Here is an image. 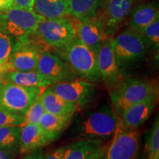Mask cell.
<instances>
[{"instance_id": "6da1fadb", "label": "cell", "mask_w": 159, "mask_h": 159, "mask_svg": "<svg viewBox=\"0 0 159 159\" xmlns=\"http://www.w3.org/2000/svg\"><path fill=\"white\" fill-rule=\"evenodd\" d=\"M158 84L148 79L123 78L110 91V97L117 116L136 103L148 100H158Z\"/></svg>"}, {"instance_id": "7a4b0ae2", "label": "cell", "mask_w": 159, "mask_h": 159, "mask_svg": "<svg viewBox=\"0 0 159 159\" xmlns=\"http://www.w3.org/2000/svg\"><path fill=\"white\" fill-rule=\"evenodd\" d=\"M63 57L78 77L89 82L100 81L97 53L76 38L63 49Z\"/></svg>"}, {"instance_id": "3957f363", "label": "cell", "mask_w": 159, "mask_h": 159, "mask_svg": "<svg viewBox=\"0 0 159 159\" xmlns=\"http://www.w3.org/2000/svg\"><path fill=\"white\" fill-rule=\"evenodd\" d=\"M118 124V116L108 105L101 107L85 117L80 126L83 139L108 140L113 138Z\"/></svg>"}, {"instance_id": "277c9868", "label": "cell", "mask_w": 159, "mask_h": 159, "mask_svg": "<svg viewBox=\"0 0 159 159\" xmlns=\"http://www.w3.org/2000/svg\"><path fill=\"white\" fill-rule=\"evenodd\" d=\"M44 89L27 87L5 81L0 87V108L25 116Z\"/></svg>"}, {"instance_id": "5b68a950", "label": "cell", "mask_w": 159, "mask_h": 159, "mask_svg": "<svg viewBox=\"0 0 159 159\" xmlns=\"http://www.w3.org/2000/svg\"><path fill=\"white\" fill-rule=\"evenodd\" d=\"M113 48L122 72V69L133 66L144 58L148 46L140 34L127 29L113 39Z\"/></svg>"}, {"instance_id": "8992f818", "label": "cell", "mask_w": 159, "mask_h": 159, "mask_svg": "<svg viewBox=\"0 0 159 159\" xmlns=\"http://www.w3.org/2000/svg\"><path fill=\"white\" fill-rule=\"evenodd\" d=\"M43 19L33 11L14 6L0 14V25L18 41H23L34 34Z\"/></svg>"}, {"instance_id": "52a82bcc", "label": "cell", "mask_w": 159, "mask_h": 159, "mask_svg": "<svg viewBox=\"0 0 159 159\" xmlns=\"http://www.w3.org/2000/svg\"><path fill=\"white\" fill-rule=\"evenodd\" d=\"M34 34L48 45L61 50H63L77 38L74 26L65 18L43 19Z\"/></svg>"}, {"instance_id": "ba28073f", "label": "cell", "mask_w": 159, "mask_h": 159, "mask_svg": "<svg viewBox=\"0 0 159 159\" xmlns=\"http://www.w3.org/2000/svg\"><path fill=\"white\" fill-rule=\"evenodd\" d=\"M97 64L100 80L111 91L123 79L113 48L112 37L103 36L97 52Z\"/></svg>"}, {"instance_id": "9c48e42d", "label": "cell", "mask_w": 159, "mask_h": 159, "mask_svg": "<svg viewBox=\"0 0 159 159\" xmlns=\"http://www.w3.org/2000/svg\"><path fill=\"white\" fill-rule=\"evenodd\" d=\"M49 88L61 98L77 105L79 108L90 103L98 91L95 83L78 78L68 82L55 83Z\"/></svg>"}, {"instance_id": "30bf717a", "label": "cell", "mask_w": 159, "mask_h": 159, "mask_svg": "<svg viewBox=\"0 0 159 159\" xmlns=\"http://www.w3.org/2000/svg\"><path fill=\"white\" fill-rule=\"evenodd\" d=\"M36 71L50 80L52 84L68 82L78 78L68 63L50 52L40 53Z\"/></svg>"}, {"instance_id": "8fae6325", "label": "cell", "mask_w": 159, "mask_h": 159, "mask_svg": "<svg viewBox=\"0 0 159 159\" xmlns=\"http://www.w3.org/2000/svg\"><path fill=\"white\" fill-rule=\"evenodd\" d=\"M108 146L105 159H136L139 148V134L136 130H116Z\"/></svg>"}, {"instance_id": "7c38bea8", "label": "cell", "mask_w": 159, "mask_h": 159, "mask_svg": "<svg viewBox=\"0 0 159 159\" xmlns=\"http://www.w3.org/2000/svg\"><path fill=\"white\" fill-rule=\"evenodd\" d=\"M57 137L43 130L38 124L25 123L21 126L18 150L21 154L30 153L54 142Z\"/></svg>"}, {"instance_id": "4fadbf2b", "label": "cell", "mask_w": 159, "mask_h": 159, "mask_svg": "<svg viewBox=\"0 0 159 159\" xmlns=\"http://www.w3.org/2000/svg\"><path fill=\"white\" fill-rule=\"evenodd\" d=\"M41 52L39 47L32 43L30 39L23 41H18L14 50L5 63L7 71L36 70Z\"/></svg>"}, {"instance_id": "5bb4252c", "label": "cell", "mask_w": 159, "mask_h": 159, "mask_svg": "<svg viewBox=\"0 0 159 159\" xmlns=\"http://www.w3.org/2000/svg\"><path fill=\"white\" fill-rule=\"evenodd\" d=\"M135 0H108L103 22V36L112 37L133 9Z\"/></svg>"}, {"instance_id": "9a60e30c", "label": "cell", "mask_w": 159, "mask_h": 159, "mask_svg": "<svg viewBox=\"0 0 159 159\" xmlns=\"http://www.w3.org/2000/svg\"><path fill=\"white\" fill-rule=\"evenodd\" d=\"M157 101L158 100L144 101L127 108L122 114L118 116L117 130H136L150 117L154 110Z\"/></svg>"}, {"instance_id": "2e32d148", "label": "cell", "mask_w": 159, "mask_h": 159, "mask_svg": "<svg viewBox=\"0 0 159 159\" xmlns=\"http://www.w3.org/2000/svg\"><path fill=\"white\" fill-rule=\"evenodd\" d=\"M80 23L74 27L77 38L97 53L103 38L102 19L95 17L79 20Z\"/></svg>"}, {"instance_id": "e0dca14e", "label": "cell", "mask_w": 159, "mask_h": 159, "mask_svg": "<svg viewBox=\"0 0 159 159\" xmlns=\"http://www.w3.org/2000/svg\"><path fill=\"white\" fill-rule=\"evenodd\" d=\"M158 19V9L155 4H140L132 9L129 14L128 29L139 33L145 27Z\"/></svg>"}, {"instance_id": "ac0fdd59", "label": "cell", "mask_w": 159, "mask_h": 159, "mask_svg": "<svg viewBox=\"0 0 159 159\" xmlns=\"http://www.w3.org/2000/svg\"><path fill=\"white\" fill-rule=\"evenodd\" d=\"M41 102L46 112L61 116H71L77 111L79 107L65 100L55 94L49 87L43 89L40 95Z\"/></svg>"}, {"instance_id": "d6986e66", "label": "cell", "mask_w": 159, "mask_h": 159, "mask_svg": "<svg viewBox=\"0 0 159 159\" xmlns=\"http://www.w3.org/2000/svg\"><path fill=\"white\" fill-rule=\"evenodd\" d=\"M2 77L5 81L22 86L45 89L52 85L50 80L36 70L30 71H6L2 74Z\"/></svg>"}, {"instance_id": "ffe728a7", "label": "cell", "mask_w": 159, "mask_h": 159, "mask_svg": "<svg viewBox=\"0 0 159 159\" xmlns=\"http://www.w3.org/2000/svg\"><path fill=\"white\" fill-rule=\"evenodd\" d=\"M106 0H67L69 15L78 20L95 17Z\"/></svg>"}, {"instance_id": "44dd1931", "label": "cell", "mask_w": 159, "mask_h": 159, "mask_svg": "<svg viewBox=\"0 0 159 159\" xmlns=\"http://www.w3.org/2000/svg\"><path fill=\"white\" fill-rule=\"evenodd\" d=\"M33 11L43 19H60L69 15L67 0H35Z\"/></svg>"}, {"instance_id": "7402d4cb", "label": "cell", "mask_w": 159, "mask_h": 159, "mask_svg": "<svg viewBox=\"0 0 159 159\" xmlns=\"http://www.w3.org/2000/svg\"><path fill=\"white\" fill-rule=\"evenodd\" d=\"M102 144V140H80L66 147L63 159H89Z\"/></svg>"}, {"instance_id": "603a6c76", "label": "cell", "mask_w": 159, "mask_h": 159, "mask_svg": "<svg viewBox=\"0 0 159 159\" xmlns=\"http://www.w3.org/2000/svg\"><path fill=\"white\" fill-rule=\"evenodd\" d=\"M72 116L73 115L61 116L45 112L41 117L38 125L47 132L59 136L70 124Z\"/></svg>"}, {"instance_id": "cb8c5ba5", "label": "cell", "mask_w": 159, "mask_h": 159, "mask_svg": "<svg viewBox=\"0 0 159 159\" xmlns=\"http://www.w3.org/2000/svg\"><path fill=\"white\" fill-rule=\"evenodd\" d=\"M144 159H159V119L158 115L147 136Z\"/></svg>"}, {"instance_id": "d4e9b609", "label": "cell", "mask_w": 159, "mask_h": 159, "mask_svg": "<svg viewBox=\"0 0 159 159\" xmlns=\"http://www.w3.org/2000/svg\"><path fill=\"white\" fill-rule=\"evenodd\" d=\"M21 126L0 128V149L16 150L19 148Z\"/></svg>"}, {"instance_id": "484cf974", "label": "cell", "mask_w": 159, "mask_h": 159, "mask_svg": "<svg viewBox=\"0 0 159 159\" xmlns=\"http://www.w3.org/2000/svg\"><path fill=\"white\" fill-rule=\"evenodd\" d=\"M17 43L18 40L0 25V64L7 63Z\"/></svg>"}, {"instance_id": "4316f807", "label": "cell", "mask_w": 159, "mask_h": 159, "mask_svg": "<svg viewBox=\"0 0 159 159\" xmlns=\"http://www.w3.org/2000/svg\"><path fill=\"white\" fill-rule=\"evenodd\" d=\"M139 34L143 38L148 46V48L158 55L159 49V19L145 27Z\"/></svg>"}, {"instance_id": "83f0119b", "label": "cell", "mask_w": 159, "mask_h": 159, "mask_svg": "<svg viewBox=\"0 0 159 159\" xmlns=\"http://www.w3.org/2000/svg\"><path fill=\"white\" fill-rule=\"evenodd\" d=\"M46 112L40 97L31 105L30 108L25 114V123L38 124L42 115Z\"/></svg>"}, {"instance_id": "f1b7e54d", "label": "cell", "mask_w": 159, "mask_h": 159, "mask_svg": "<svg viewBox=\"0 0 159 159\" xmlns=\"http://www.w3.org/2000/svg\"><path fill=\"white\" fill-rule=\"evenodd\" d=\"M25 123V116L11 114L2 108H0V128L10 126H21Z\"/></svg>"}, {"instance_id": "f546056e", "label": "cell", "mask_w": 159, "mask_h": 159, "mask_svg": "<svg viewBox=\"0 0 159 159\" xmlns=\"http://www.w3.org/2000/svg\"><path fill=\"white\" fill-rule=\"evenodd\" d=\"M66 147H61L43 156V159H63Z\"/></svg>"}, {"instance_id": "4dcf8cb0", "label": "cell", "mask_w": 159, "mask_h": 159, "mask_svg": "<svg viewBox=\"0 0 159 159\" xmlns=\"http://www.w3.org/2000/svg\"><path fill=\"white\" fill-rule=\"evenodd\" d=\"M15 6L19 8L33 11L35 0H13Z\"/></svg>"}, {"instance_id": "1f68e13d", "label": "cell", "mask_w": 159, "mask_h": 159, "mask_svg": "<svg viewBox=\"0 0 159 159\" xmlns=\"http://www.w3.org/2000/svg\"><path fill=\"white\" fill-rule=\"evenodd\" d=\"M107 148H108L107 145L102 144L89 159H105Z\"/></svg>"}, {"instance_id": "d6a6232c", "label": "cell", "mask_w": 159, "mask_h": 159, "mask_svg": "<svg viewBox=\"0 0 159 159\" xmlns=\"http://www.w3.org/2000/svg\"><path fill=\"white\" fill-rule=\"evenodd\" d=\"M14 6L15 4L13 0H0V14L5 13Z\"/></svg>"}, {"instance_id": "836d02e7", "label": "cell", "mask_w": 159, "mask_h": 159, "mask_svg": "<svg viewBox=\"0 0 159 159\" xmlns=\"http://www.w3.org/2000/svg\"><path fill=\"white\" fill-rule=\"evenodd\" d=\"M16 150H2L0 149V159H13Z\"/></svg>"}, {"instance_id": "e575fe53", "label": "cell", "mask_w": 159, "mask_h": 159, "mask_svg": "<svg viewBox=\"0 0 159 159\" xmlns=\"http://www.w3.org/2000/svg\"><path fill=\"white\" fill-rule=\"evenodd\" d=\"M21 159H43V154L41 150H37L35 152H30L24 156Z\"/></svg>"}, {"instance_id": "d590c367", "label": "cell", "mask_w": 159, "mask_h": 159, "mask_svg": "<svg viewBox=\"0 0 159 159\" xmlns=\"http://www.w3.org/2000/svg\"><path fill=\"white\" fill-rule=\"evenodd\" d=\"M6 71H7V69L5 63H4V64H0V75L3 74V73Z\"/></svg>"}, {"instance_id": "8d00e7d4", "label": "cell", "mask_w": 159, "mask_h": 159, "mask_svg": "<svg viewBox=\"0 0 159 159\" xmlns=\"http://www.w3.org/2000/svg\"><path fill=\"white\" fill-rule=\"evenodd\" d=\"M4 82V79L2 77V74L0 75V87H1V85H2V83Z\"/></svg>"}]
</instances>
